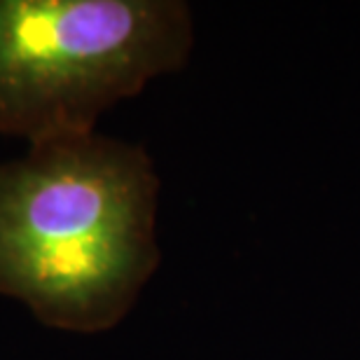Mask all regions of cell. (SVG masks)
Instances as JSON below:
<instances>
[{"label": "cell", "mask_w": 360, "mask_h": 360, "mask_svg": "<svg viewBox=\"0 0 360 360\" xmlns=\"http://www.w3.org/2000/svg\"><path fill=\"white\" fill-rule=\"evenodd\" d=\"M192 38L178 0H0V136L91 134L105 110L183 68Z\"/></svg>", "instance_id": "obj_2"}, {"label": "cell", "mask_w": 360, "mask_h": 360, "mask_svg": "<svg viewBox=\"0 0 360 360\" xmlns=\"http://www.w3.org/2000/svg\"><path fill=\"white\" fill-rule=\"evenodd\" d=\"M157 199L146 150L96 131L0 162V295L47 328L112 330L160 264Z\"/></svg>", "instance_id": "obj_1"}]
</instances>
